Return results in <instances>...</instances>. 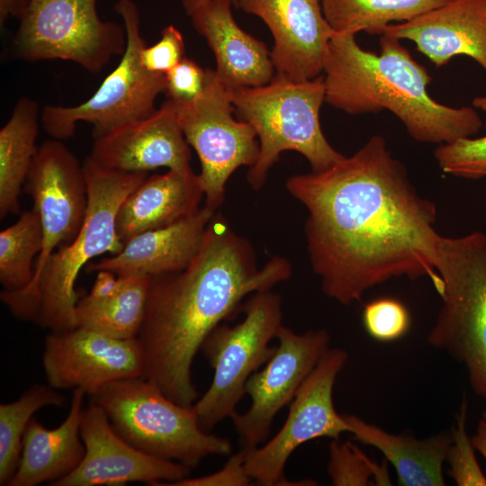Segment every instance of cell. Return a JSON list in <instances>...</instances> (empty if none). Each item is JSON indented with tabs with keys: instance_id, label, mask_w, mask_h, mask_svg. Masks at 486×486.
Segmentation results:
<instances>
[{
	"instance_id": "cell-1",
	"label": "cell",
	"mask_w": 486,
	"mask_h": 486,
	"mask_svg": "<svg viewBox=\"0 0 486 486\" xmlns=\"http://www.w3.org/2000/svg\"><path fill=\"white\" fill-rule=\"evenodd\" d=\"M285 187L307 210V251L326 296L350 305L401 276L427 277L442 294L436 206L382 136L326 170L289 177Z\"/></svg>"
},
{
	"instance_id": "cell-2",
	"label": "cell",
	"mask_w": 486,
	"mask_h": 486,
	"mask_svg": "<svg viewBox=\"0 0 486 486\" xmlns=\"http://www.w3.org/2000/svg\"><path fill=\"white\" fill-rule=\"evenodd\" d=\"M291 274L292 265L281 256L258 268L250 242L215 212L192 263L182 271L150 277L137 336L142 377L175 402L194 405L198 392L192 365L207 336L235 315L247 295L269 290Z\"/></svg>"
},
{
	"instance_id": "cell-3",
	"label": "cell",
	"mask_w": 486,
	"mask_h": 486,
	"mask_svg": "<svg viewBox=\"0 0 486 486\" xmlns=\"http://www.w3.org/2000/svg\"><path fill=\"white\" fill-rule=\"evenodd\" d=\"M380 53L363 50L355 35L335 33L324 67L325 102L348 114L392 112L416 141L446 144L482 127L473 107H451L428 93L431 77L400 40L381 35Z\"/></svg>"
},
{
	"instance_id": "cell-4",
	"label": "cell",
	"mask_w": 486,
	"mask_h": 486,
	"mask_svg": "<svg viewBox=\"0 0 486 486\" xmlns=\"http://www.w3.org/2000/svg\"><path fill=\"white\" fill-rule=\"evenodd\" d=\"M88 204L84 223L68 244L48 259L35 286L26 293L2 291L0 298L21 320L32 321L50 331L75 328L78 302L75 284L90 260L105 253L120 252L124 243L116 231V216L124 199L148 173H122L104 168L89 157L83 163Z\"/></svg>"
},
{
	"instance_id": "cell-5",
	"label": "cell",
	"mask_w": 486,
	"mask_h": 486,
	"mask_svg": "<svg viewBox=\"0 0 486 486\" xmlns=\"http://www.w3.org/2000/svg\"><path fill=\"white\" fill-rule=\"evenodd\" d=\"M231 101L240 120L248 122L258 138V158L247 175L254 190L263 187L283 151L301 153L313 172L326 170L345 158L329 144L320 127L323 76L293 81L275 74L266 85L233 90Z\"/></svg>"
},
{
	"instance_id": "cell-6",
	"label": "cell",
	"mask_w": 486,
	"mask_h": 486,
	"mask_svg": "<svg viewBox=\"0 0 486 486\" xmlns=\"http://www.w3.org/2000/svg\"><path fill=\"white\" fill-rule=\"evenodd\" d=\"M112 428L138 449L191 469L211 455H230L229 438L203 430L194 406L178 404L143 377L112 382L92 393Z\"/></svg>"
},
{
	"instance_id": "cell-7",
	"label": "cell",
	"mask_w": 486,
	"mask_h": 486,
	"mask_svg": "<svg viewBox=\"0 0 486 486\" xmlns=\"http://www.w3.org/2000/svg\"><path fill=\"white\" fill-rule=\"evenodd\" d=\"M437 269L443 302L427 340L461 364L486 399V234L443 236Z\"/></svg>"
},
{
	"instance_id": "cell-8",
	"label": "cell",
	"mask_w": 486,
	"mask_h": 486,
	"mask_svg": "<svg viewBox=\"0 0 486 486\" xmlns=\"http://www.w3.org/2000/svg\"><path fill=\"white\" fill-rule=\"evenodd\" d=\"M241 308V322L219 324L201 347L214 370L209 389L194 404L199 425L207 432L237 413L248 378L274 353L269 343L283 325L282 298L271 289L252 293Z\"/></svg>"
},
{
	"instance_id": "cell-9",
	"label": "cell",
	"mask_w": 486,
	"mask_h": 486,
	"mask_svg": "<svg viewBox=\"0 0 486 486\" xmlns=\"http://www.w3.org/2000/svg\"><path fill=\"white\" fill-rule=\"evenodd\" d=\"M114 10L126 32V49L121 60L85 102L72 106H44L40 122L53 139L73 137L81 122L91 123L96 137L124 122L146 117L156 110V99L166 90L165 75L148 71L140 61V51L146 43L136 4L119 0Z\"/></svg>"
},
{
	"instance_id": "cell-10",
	"label": "cell",
	"mask_w": 486,
	"mask_h": 486,
	"mask_svg": "<svg viewBox=\"0 0 486 486\" xmlns=\"http://www.w3.org/2000/svg\"><path fill=\"white\" fill-rule=\"evenodd\" d=\"M19 21L14 50L25 61L62 59L98 73L126 49L124 27L103 21L96 0H31Z\"/></svg>"
},
{
	"instance_id": "cell-11",
	"label": "cell",
	"mask_w": 486,
	"mask_h": 486,
	"mask_svg": "<svg viewBox=\"0 0 486 486\" xmlns=\"http://www.w3.org/2000/svg\"><path fill=\"white\" fill-rule=\"evenodd\" d=\"M231 92L208 68L202 93L190 102H175L184 138L201 162L204 205L215 212L224 201L230 176L241 166H254L259 153L254 128L232 116Z\"/></svg>"
},
{
	"instance_id": "cell-12",
	"label": "cell",
	"mask_w": 486,
	"mask_h": 486,
	"mask_svg": "<svg viewBox=\"0 0 486 486\" xmlns=\"http://www.w3.org/2000/svg\"><path fill=\"white\" fill-rule=\"evenodd\" d=\"M348 360L342 348H328L290 402L281 429L262 446L247 450L245 467L257 485H299L284 475L291 454L302 445L320 437L338 439L348 432L344 415L333 402L336 379Z\"/></svg>"
},
{
	"instance_id": "cell-13",
	"label": "cell",
	"mask_w": 486,
	"mask_h": 486,
	"mask_svg": "<svg viewBox=\"0 0 486 486\" xmlns=\"http://www.w3.org/2000/svg\"><path fill=\"white\" fill-rule=\"evenodd\" d=\"M24 184L40 216L42 247L30 284L10 292L20 294L35 286L56 248L73 241L84 223L88 204L83 164L59 140H48L38 148Z\"/></svg>"
},
{
	"instance_id": "cell-14",
	"label": "cell",
	"mask_w": 486,
	"mask_h": 486,
	"mask_svg": "<svg viewBox=\"0 0 486 486\" xmlns=\"http://www.w3.org/2000/svg\"><path fill=\"white\" fill-rule=\"evenodd\" d=\"M274 353L260 371L248 378L245 392L249 409L231 418L244 449L266 442L275 415L295 397L301 386L329 348L328 330L310 329L297 334L282 325Z\"/></svg>"
},
{
	"instance_id": "cell-15",
	"label": "cell",
	"mask_w": 486,
	"mask_h": 486,
	"mask_svg": "<svg viewBox=\"0 0 486 486\" xmlns=\"http://www.w3.org/2000/svg\"><path fill=\"white\" fill-rule=\"evenodd\" d=\"M48 384L86 394L114 381L142 377L144 357L136 338L120 339L75 327L50 331L42 356Z\"/></svg>"
},
{
	"instance_id": "cell-16",
	"label": "cell",
	"mask_w": 486,
	"mask_h": 486,
	"mask_svg": "<svg viewBox=\"0 0 486 486\" xmlns=\"http://www.w3.org/2000/svg\"><path fill=\"white\" fill-rule=\"evenodd\" d=\"M80 434L86 448L83 460L73 472L50 485H158L190 476L188 466L148 454L127 442L112 428L104 410L92 401L84 409Z\"/></svg>"
},
{
	"instance_id": "cell-17",
	"label": "cell",
	"mask_w": 486,
	"mask_h": 486,
	"mask_svg": "<svg viewBox=\"0 0 486 486\" xmlns=\"http://www.w3.org/2000/svg\"><path fill=\"white\" fill-rule=\"evenodd\" d=\"M88 157L100 166L122 173H148L158 167L193 171L189 144L169 98L149 115L94 137Z\"/></svg>"
},
{
	"instance_id": "cell-18",
	"label": "cell",
	"mask_w": 486,
	"mask_h": 486,
	"mask_svg": "<svg viewBox=\"0 0 486 486\" xmlns=\"http://www.w3.org/2000/svg\"><path fill=\"white\" fill-rule=\"evenodd\" d=\"M244 12L259 17L274 38L271 58L276 74L293 81L313 79L323 72L335 32L320 0H234Z\"/></svg>"
},
{
	"instance_id": "cell-19",
	"label": "cell",
	"mask_w": 486,
	"mask_h": 486,
	"mask_svg": "<svg viewBox=\"0 0 486 486\" xmlns=\"http://www.w3.org/2000/svg\"><path fill=\"white\" fill-rule=\"evenodd\" d=\"M382 34L413 41L436 67L464 55L486 71V0H449L410 21L388 25Z\"/></svg>"
},
{
	"instance_id": "cell-20",
	"label": "cell",
	"mask_w": 486,
	"mask_h": 486,
	"mask_svg": "<svg viewBox=\"0 0 486 486\" xmlns=\"http://www.w3.org/2000/svg\"><path fill=\"white\" fill-rule=\"evenodd\" d=\"M215 212L204 205L182 220L140 233L124 242L120 252L87 264L85 271L106 270L118 277H153L182 271L198 254Z\"/></svg>"
},
{
	"instance_id": "cell-21",
	"label": "cell",
	"mask_w": 486,
	"mask_h": 486,
	"mask_svg": "<svg viewBox=\"0 0 486 486\" xmlns=\"http://www.w3.org/2000/svg\"><path fill=\"white\" fill-rule=\"evenodd\" d=\"M234 0H212L189 16L196 32L205 38L215 59V73L230 90L261 86L274 76L271 52L262 41L235 22Z\"/></svg>"
},
{
	"instance_id": "cell-22",
	"label": "cell",
	"mask_w": 486,
	"mask_h": 486,
	"mask_svg": "<svg viewBox=\"0 0 486 486\" xmlns=\"http://www.w3.org/2000/svg\"><path fill=\"white\" fill-rule=\"evenodd\" d=\"M204 196L199 175L168 170L148 176L122 202L116 216V231L124 243L151 230L182 220L200 210Z\"/></svg>"
},
{
	"instance_id": "cell-23",
	"label": "cell",
	"mask_w": 486,
	"mask_h": 486,
	"mask_svg": "<svg viewBox=\"0 0 486 486\" xmlns=\"http://www.w3.org/2000/svg\"><path fill=\"white\" fill-rule=\"evenodd\" d=\"M86 394L82 389L73 390L69 413L54 429L31 419L22 437L18 468L8 486L50 484L79 465L86 453L80 434Z\"/></svg>"
},
{
	"instance_id": "cell-24",
	"label": "cell",
	"mask_w": 486,
	"mask_h": 486,
	"mask_svg": "<svg viewBox=\"0 0 486 486\" xmlns=\"http://www.w3.org/2000/svg\"><path fill=\"white\" fill-rule=\"evenodd\" d=\"M348 432L362 444L380 451L394 468L402 486H444L443 464L451 445L450 431L418 439L392 434L355 415H344Z\"/></svg>"
},
{
	"instance_id": "cell-25",
	"label": "cell",
	"mask_w": 486,
	"mask_h": 486,
	"mask_svg": "<svg viewBox=\"0 0 486 486\" xmlns=\"http://www.w3.org/2000/svg\"><path fill=\"white\" fill-rule=\"evenodd\" d=\"M39 106L21 97L0 130V218L20 212L19 196L38 148Z\"/></svg>"
},
{
	"instance_id": "cell-26",
	"label": "cell",
	"mask_w": 486,
	"mask_h": 486,
	"mask_svg": "<svg viewBox=\"0 0 486 486\" xmlns=\"http://www.w3.org/2000/svg\"><path fill=\"white\" fill-rule=\"evenodd\" d=\"M149 283L148 276H123L112 293L86 295L76 302L75 326L120 339L136 338L144 320Z\"/></svg>"
},
{
	"instance_id": "cell-27",
	"label": "cell",
	"mask_w": 486,
	"mask_h": 486,
	"mask_svg": "<svg viewBox=\"0 0 486 486\" xmlns=\"http://www.w3.org/2000/svg\"><path fill=\"white\" fill-rule=\"evenodd\" d=\"M449 0H320L335 33L382 35L392 22L410 21Z\"/></svg>"
},
{
	"instance_id": "cell-28",
	"label": "cell",
	"mask_w": 486,
	"mask_h": 486,
	"mask_svg": "<svg viewBox=\"0 0 486 486\" xmlns=\"http://www.w3.org/2000/svg\"><path fill=\"white\" fill-rule=\"evenodd\" d=\"M64 401V396L51 386L35 384L16 400L0 404V485H8L18 468L22 437L33 414Z\"/></svg>"
},
{
	"instance_id": "cell-29",
	"label": "cell",
	"mask_w": 486,
	"mask_h": 486,
	"mask_svg": "<svg viewBox=\"0 0 486 486\" xmlns=\"http://www.w3.org/2000/svg\"><path fill=\"white\" fill-rule=\"evenodd\" d=\"M41 247V223L34 209L23 212L0 232V283L4 291L17 292L30 284L34 274L32 262Z\"/></svg>"
},
{
	"instance_id": "cell-30",
	"label": "cell",
	"mask_w": 486,
	"mask_h": 486,
	"mask_svg": "<svg viewBox=\"0 0 486 486\" xmlns=\"http://www.w3.org/2000/svg\"><path fill=\"white\" fill-rule=\"evenodd\" d=\"M327 472L334 486L392 485L386 460L377 464L352 442L339 438L328 446Z\"/></svg>"
},
{
	"instance_id": "cell-31",
	"label": "cell",
	"mask_w": 486,
	"mask_h": 486,
	"mask_svg": "<svg viewBox=\"0 0 486 486\" xmlns=\"http://www.w3.org/2000/svg\"><path fill=\"white\" fill-rule=\"evenodd\" d=\"M468 401L464 398L455 417V426L451 431L452 441L446 455L448 475L458 486H486L475 455V448L466 429Z\"/></svg>"
},
{
	"instance_id": "cell-32",
	"label": "cell",
	"mask_w": 486,
	"mask_h": 486,
	"mask_svg": "<svg viewBox=\"0 0 486 486\" xmlns=\"http://www.w3.org/2000/svg\"><path fill=\"white\" fill-rule=\"evenodd\" d=\"M434 156L446 174L465 179L486 177V136L441 144Z\"/></svg>"
},
{
	"instance_id": "cell-33",
	"label": "cell",
	"mask_w": 486,
	"mask_h": 486,
	"mask_svg": "<svg viewBox=\"0 0 486 486\" xmlns=\"http://www.w3.org/2000/svg\"><path fill=\"white\" fill-rule=\"evenodd\" d=\"M362 321L366 333L372 338L380 342H391L408 333L411 316L400 301L382 297L364 305Z\"/></svg>"
},
{
	"instance_id": "cell-34",
	"label": "cell",
	"mask_w": 486,
	"mask_h": 486,
	"mask_svg": "<svg viewBox=\"0 0 486 486\" xmlns=\"http://www.w3.org/2000/svg\"><path fill=\"white\" fill-rule=\"evenodd\" d=\"M140 57L148 71L166 75L184 58V41L180 31L173 25L166 26L159 40L151 46L145 45Z\"/></svg>"
},
{
	"instance_id": "cell-35",
	"label": "cell",
	"mask_w": 486,
	"mask_h": 486,
	"mask_svg": "<svg viewBox=\"0 0 486 486\" xmlns=\"http://www.w3.org/2000/svg\"><path fill=\"white\" fill-rule=\"evenodd\" d=\"M166 94L176 103H186L197 98L203 91L208 68L203 69L194 60L184 57L166 75Z\"/></svg>"
},
{
	"instance_id": "cell-36",
	"label": "cell",
	"mask_w": 486,
	"mask_h": 486,
	"mask_svg": "<svg viewBox=\"0 0 486 486\" xmlns=\"http://www.w3.org/2000/svg\"><path fill=\"white\" fill-rule=\"evenodd\" d=\"M247 450L242 448L231 455L225 465L219 471L196 478L186 477L179 481L169 482V486H246L250 484L252 479L245 467Z\"/></svg>"
},
{
	"instance_id": "cell-37",
	"label": "cell",
	"mask_w": 486,
	"mask_h": 486,
	"mask_svg": "<svg viewBox=\"0 0 486 486\" xmlns=\"http://www.w3.org/2000/svg\"><path fill=\"white\" fill-rule=\"evenodd\" d=\"M31 0H0V26L4 27L10 18L21 19Z\"/></svg>"
},
{
	"instance_id": "cell-38",
	"label": "cell",
	"mask_w": 486,
	"mask_h": 486,
	"mask_svg": "<svg viewBox=\"0 0 486 486\" xmlns=\"http://www.w3.org/2000/svg\"><path fill=\"white\" fill-rule=\"evenodd\" d=\"M472 445L486 462V420L480 419L475 433L471 436Z\"/></svg>"
},
{
	"instance_id": "cell-39",
	"label": "cell",
	"mask_w": 486,
	"mask_h": 486,
	"mask_svg": "<svg viewBox=\"0 0 486 486\" xmlns=\"http://www.w3.org/2000/svg\"><path fill=\"white\" fill-rule=\"evenodd\" d=\"M212 0H182V5L184 12L190 15L200 6L205 4Z\"/></svg>"
},
{
	"instance_id": "cell-40",
	"label": "cell",
	"mask_w": 486,
	"mask_h": 486,
	"mask_svg": "<svg viewBox=\"0 0 486 486\" xmlns=\"http://www.w3.org/2000/svg\"><path fill=\"white\" fill-rule=\"evenodd\" d=\"M472 104L474 108L481 109L483 112H486V95L473 98L472 101ZM484 124L486 126V118Z\"/></svg>"
},
{
	"instance_id": "cell-41",
	"label": "cell",
	"mask_w": 486,
	"mask_h": 486,
	"mask_svg": "<svg viewBox=\"0 0 486 486\" xmlns=\"http://www.w3.org/2000/svg\"><path fill=\"white\" fill-rule=\"evenodd\" d=\"M482 418L486 420V410L482 412Z\"/></svg>"
}]
</instances>
